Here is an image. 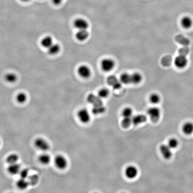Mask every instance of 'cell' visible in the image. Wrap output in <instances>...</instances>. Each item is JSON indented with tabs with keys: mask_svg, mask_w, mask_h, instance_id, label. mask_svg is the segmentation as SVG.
I'll return each mask as SVG.
<instances>
[{
	"mask_svg": "<svg viewBox=\"0 0 193 193\" xmlns=\"http://www.w3.org/2000/svg\"><path fill=\"white\" fill-rule=\"evenodd\" d=\"M78 118L82 123H87L90 121V113L86 109H82L77 113Z\"/></svg>",
	"mask_w": 193,
	"mask_h": 193,
	"instance_id": "6",
	"label": "cell"
},
{
	"mask_svg": "<svg viewBox=\"0 0 193 193\" xmlns=\"http://www.w3.org/2000/svg\"><path fill=\"white\" fill-rule=\"evenodd\" d=\"M39 180V177L37 175H33L29 177L28 181L30 185L34 186L38 183Z\"/></svg>",
	"mask_w": 193,
	"mask_h": 193,
	"instance_id": "32",
	"label": "cell"
},
{
	"mask_svg": "<svg viewBox=\"0 0 193 193\" xmlns=\"http://www.w3.org/2000/svg\"><path fill=\"white\" fill-rule=\"evenodd\" d=\"M149 100L151 103L153 104H156L160 101V96L157 93H153V94H151L149 97Z\"/></svg>",
	"mask_w": 193,
	"mask_h": 193,
	"instance_id": "28",
	"label": "cell"
},
{
	"mask_svg": "<svg viewBox=\"0 0 193 193\" xmlns=\"http://www.w3.org/2000/svg\"><path fill=\"white\" fill-rule=\"evenodd\" d=\"M168 145L172 149L176 148L178 145V141L175 138L171 139L168 141Z\"/></svg>",
	"mask_w": 193,
	"mask_h": 193,
	"instance_id": "33",
	"label": "cell"
},
{
	"mask_svg": "<svg viewBox=\"0 0 193 193\" xmlns=\"http://www.w3.org/2000/svg\"><path fill=\"white\" fill-rule=\"evenodd\" d=\"M61 49L60 45L58 44H52L48 48V53L50 55H54L57 54Z\"/></svg>",
	"mask_w": 193,
	"mask_h": 193,
	"instance_id": "25",
	"label": "cell"
},
{
	"mask_svg": "<svg viewBox=\"0 0 193 193\" xmlns=\"http://www.w3.org/2000/svg\"><path fill=\"white\" fill-rule=\"evenodd\" d=\"M119 80L122 84H125V85L131 84V74H129L126 72L122 73L120 76Z\"/></svg>",
	"mask_w": 193,
	"mask_h": 193,
	"instance_id": "18",
	"label": "cell"
},
{
	"mask_svg": "<svg viewBox=\"0 0 193 193\" xmlns=\"http://www.w3.org/2000/svg\"><path fill=\"white\" fill-rule=\"evenodd\" d=\"M109 91L108 89L106 88H102L98 91V96L101 99L106 98L109 94Z\"/></svg>",
	"mask_w": 193,
	"mask_h": 193,
	"instance_id": "29",
	"label": "cell"
},
{
	"mask_svg": "<svg viewBox=\"0 0 193 193\" xmlns=\"http://www.w3.org/2000/svg\"><path fill=\"white\" fill-rule=\"evenodd\" d=\"M0 145H1V140H0Z\"/></svg>",
	"mask_w": 193,
	"mask_h": 193,
	"instance_id": "37",
	"label": "cell"
},
{
	"mask_svg": "<svg viewBox=\"0 0 193 193\" xmlns=\"http://www.w3.org/2000/svg\"><path fill=\"white\" fill-rule=\"evenodd\" d=\"M147 114L152 122H157L160 119V110L156 107H152L148 109Z\"/></svg>",
	"mask_w": 193,
	"mask_h": 193,
	"instance_id": "3",
	"label": "cell"
},
{
	"mask_svg": "<svg viewBox=\"0 0 193 193\" xmlns=\"http://www.w3.org/2000/svg\"><path fill=\"white\" fill-rule=\"evenodd\" d=\"M188 64V61L187 58L184 55H178L174 59V65L178 69H184L187 66Z\"/></svg>",
	"mask_w": 193,
	"mask_h": 193,
	"instance_id": "1",
	"label": "cell"
},
{
	"mask_svg": "<svg viewBox=\"0 0 193 193\" xmlns=\"http://www.w3.org/2000/svg\"><path fill=\"white\" fill-rule=\"evenodd\" d=\"M107 83L115 90H118L121 87L122 83L116 77L111 76L107 79Z\"/></svg>",
	"mask_w": 193,
	"mask_h": 193,
	"instance_id": "11",
	"label": "cell"
},
{
	"mask_svg": "<svg viewBox=\"0 0 193 193\" xmlns=\"http://www.w3.org/2000/svg\"><path fill=\"white\" fill-rule=\"evenodd\" d=\"M171 149L168 145H162L160 147L161 153L166 159H170L172 157V152Z\"/></svg>",
	"mask_w": 193,
	"mask_h": 193,
	"instance_id": "12",
	"label": "cell"
},
{
	"mask_svg": "<svg viewBox=\"0 0 193 193\" xmlns=\"http://www.w3.org/2000/svg\"><path fill=\"white\" fill-rule=\"evenodd\" d=\"M122 115L123 118H132L133 110L130 107L126 108L122 111Z\"/></svg>",
	"mask_w": 193,
	"mask_h": 193,
	"instance_id": "27",
	"label": "cell"
},
{
	"mask_svg": "<svg viewBox=\"0 0 193 193\" xmlns=\"http://www.w3.org/2000/svg\"><path fill=\"white\" fill-rule=\"evenodd\" d=\"M38 159L40 163L43 165H47L50 163L51 157L47 153H43L39 156Z\"/></svg>",
	"mask_w": 193,
	"mask_h": 193,
	"instance_id": "17",
	"label": "cell"
},
{
	"mask_svg": "<svg viewBox=\"0 0 193 193\" xmlns=\"http://www.w3.org/2000/svg\"><path fill=\"white\" fill-rule=\"evenodd\" d=\"M16 101L19 103H25L27 101V96L24 93H20L16 96Z\"/></svg>",
	"mask_w": 193,
	"mask_h": 193,
	"instance_id": "26",
	"label": "cell"
},
{
	"mask_svg": "<svg viewBox=\"0 0 193 193\" xmlns=\"http://www.w3.org/2000/svg\"><path fill=\"white\" fill-rule=\"evenodd\" d=\"M54 164L58 169L63 170L67 167L68 166V161L66 158L63 155H58L55 158Z\"/></svg>",
	"mask_w": 193,
	"mask_h": 193,
	"instance_id": "5",
	"label": "cell"
},
{
	"mask_svg": "<svg viewBox=\"0 0 193 193\" xmlns=\"http://www.w3.org/2000/svg\"><path fill=\"white\" fill-rule=\"evenodd\" d=\"M105 111L106 108L103 105L93 106L92 110V112L94 115H101L103 114Z\"/></svg>",
	"mask_w": 193,
	"mask_h": 193,
	"instance_id": "22",
	"label": "cell"
},
{
	"mask_svg": "<svg viewBox=\"0 0 193 193\" xmlns=\"http://www.w3.org/2000/svg\"><path fill=\"white\" fill-rule=\"evenodd\" d=\"M63 0H52L53 3L56 6H58L61 4Z\"/></svg>",
	"mask_w": 193,
	"mask_h": 193,
	"instance_id": "35",
	"label": "cell"
},
{
	"mask_svg": "<svg viewBox=\"0 0 193 193\" xmlns=\"http://www.w3.org/2000/svg\"><path fill=\"white\" fill-rule=\"evenodd\" d=\"M138 173L137 169L134 166H130L126 168L125 171L126 176L130 179L135 178Z\"/></svg>",
	"mask_w": 193,
	"mask_h": 193,
	"instance_id": "9",
	"label": "cell"
},
{
	"mask_svg": "<svg viewBox=\"0 0 193 193\" xmlns=\"http://www.w3.org/2000/svg\"><path fill=\"white\" fill-rule=\"evenodd\" d=\"M115 64V62L112 59L105 58L101 61V67L103 71L109 72L114 69Z\"/></svg>",
	"mask_w": 193,
	"mask_h": 193,
	"instance_id": "4",
	"label": "cell"
},
{
	"mask_svg": "<svg viewBox=\"0 0 193 193\" xmlns=\"http://www.w3.org/2000/svg\"><path fill=\"white\" fill-rule=\"evenodd\" d=\"M74 26L78 30H87L89 27V23L86 20L80 18L76 19L74 22Z\"/></svg>",
	"mask_w": 193,
	"mask_h": 193,
	"instance_id": "10",
	"label": "cell"
},
{
	"mask_svg": "<svg viewBox=\"0 0 193 193\" xmlns=\"http://www.w3.org/2000/svg\"><path fill=\"white\" fill-rule=\"evenodd\" d=\"M16 184L18 188L22 190L26 189L30 185L28 181L22 178H20L19 180L17 181Z\"/></svg>",
	"mask_w": 193,
	"mask_h": 193,
	"instance_id": "19",
	"label": "cell"
},
{
	"mask_svg": "<svg viewBox=\"0 0 193 193\" xmlns=\"http://www.w3.org/2000/svg\"><path fill=\"white\" fill-rule=\"evenodd\" d=\"M132 123V118H123L121 125L123 128H128Z\"/></svg>",
	"mask_w": 193,
	"mask_h": 193,
	"instance_id": "30",
	"label": "cell"
},
{
	"mask_svg": "<svg viewBox=\"0 0 193 193\" xmlns=\"http://www.w3.org/2000/svg\"><path fill=\"white\" fill-rule=\"evenodd\" d=\"M17 77L16 75L12 73H8L6 75L5 77V79L6 81L10 83L14 82L17 80Z\"/></svg>",
	"mask_w": 193,
	"mask_h": 193,
	"instance_id": "31",
	"label": "cell"
},
{
	"mask_svg": "<svg viewBox=\"0 0 193 193\" xmlns=\"http://www.w3.org/2000/svg\"><path fill=\"white\" fill-rule=\"evenodd\" d=\"M180 25L183 29L190 30L193 26V19L191 17L185 15L181 17L180 20Z\"/></svg>",
	"mask_w": 193,
	"mask_h": 193,
	"instance_id": "7",
	"label": "cell"
},
{
	"mask_svg": "<svg viewBox=\"0 0 193 193\" xmlns=\"http://www.w3.org/2000/svg\"><path fill=\"white\" fill-rule=\"evenodd\" d=\"M34 145L37 149L41 151H46L50 149L48 142L42 138H37L34 141Z\"/></svg>",
	"mask_w": 193,
	"mask_h": 193,
	"instance_id": "2",
	"label": "cell"
},
{
	"mask_svg": "<svg viewBox=\"0 0 193 193\" xmlns=\"http://www.w3.org/2000/svg\"><path fill=\"white\" fill-rule=\"evenodd\" d=\"M147 117L144 115H136L132 117V123L135 126H137L146 122Z\"/></svg>",
	"mask_w": 193,
	"mask_h": 193,
	"instance_id": "14",
	"label": "cell"
},
{
	"mask_svg": "<svg viewBox=\"0 0 193 193\" xmlns=\"http://www.w3.org/2000/svg\"><path fill=\"white\" fill-rule=\"evenodd\" d=\"M41 44L43 47L48 48L53 44V39L51 36H46L41 40Z\"/></svg>",
	"mask_w": 193,
	"mask_h": 193,
	"instance_id": "23",
	"label": "cell"
},
{
	"mask_svg": "<svg viewBox=\"0 0 193 193\" xmlns=\"http://www.w3.org/2000/svg\"><path fill=\"white\" fill-rule=\"evenodd\" d=\"M19 160V156L15 153H12L9 155L6 158V161L8 164H12L17 163Z\"/></svg>",
	"mask_w": 193,
	"mask_h": 193,
	"instance_id": "24",
	"label": "cell"
},
{
	"mask_svg": "<svg viewBox=\"0 0 193 193\" xmlns=\"http://www.w3.org/2000/svg\"><path fill=\"white\" fill-rule=\"evenodd\" d=\"M78 74L83 78H88L91 76V71L90 68L86 65H82L77 69Z\"/></svg>",
	"mask_w": 193,
	"mask_h": 193,
	"instance_id": "8",
	"label": "cell"
},
{
	"mask_svg": "<svg viewBox=\"0 0 193 193\" xmlns=\"http://www.w3.org/2000/svg\"><path fill=\"white\" fill-rule=\"evenodd\" d=\"M21 171L20 166L17 163L15 164L9 165L7 168V171L11 175H15L19 174Z\"/></svg>",
	"mask_w": 193,
	"mask_h": 193,
	"instance_id": "15",
	"label": "cell"
},
{
	"mask_svg": "<svg viewBox=\"0 0 193 193\" xmlns=\"http://www.w3.org/2000/svg\"><path fill=\"white\" fill-rule=\"evenodd\" d=\"M20 1L23 2H28L29 1H31V0H20Z\"/></svg>",
	"mask_w": 193,
	"mask_h": 193,
	"instance_id": "36",
	"label": "cell"
},
{
	"mask_svg": "<svg viewBox=\"0 0 193 193\" xmlns=\"http://www.w3.org/2000/svg\"><path fill=\"white\" fill-rule=\"evenodd\" d=\"M89 36V33L87 30H79L76 35L77 39L80 41H85L88 39Z\"/></svg>",
	"mask_w": 193,
	"mask_h": 193,
	"instance_id": "16",
	"label": "cell"
},
{
	"mask_svg": "<svg viewBox=\"0 0 193 193\" xmlns=\"http://www.w3.org/2000/svg\"><path fill=\"white\" fill-rule=\"evenodd\" d=\"M19 174L20 176V178L27 179V178L28 177V170L27 169H23L22 170H21L20 172L19 173Z\"/></svg>",
	"mask_w": 193,
	"mask_h": 193,
	"instance_id": "34",
	"label": "cell"
},
{
	"mask_svg": "<svg viewBox=\"0 0 193 193\" xmlns=\"http://www.w3.org/2000/svg\"><path fill=\"white\" fill-rule=\"evenodd\" d=\"M131 84H138L142 82L143 80L142 75L139 72H134L131 74Z\"/></svg>",
	"mask_w": 193,
	"mask_h": 193,
	"instance_id": "20",
	"label": "cell"
},
{
	"mask_svg": "<svg viewBox=\"0 0 193 193\" xmlns=\"http://www.w3.org/2000/svg\"><path fill=\"white\" fill-rule=\"evenodd\" d=\"M87 100L89 103L93 105V106L103 105L101 98H100L98 96H96L94 94H89L88 97H87Z\"/></svg>",
	"mask_w": 193,
	"mask_h": 193,
	"instance_id": "13",
	"label": "cell"
},
{
	"mask_svg": "<svg viewBox=\"0 0 193 193\" xmlns=\"http://www.w3.org/2000/svg\"><path fill=\"white\" fill-rule=\"evenodd\" d=\"M182 131L184 133L189 135L193 132V124L191 122L185 123L182 126Z\"/></svg>",
	"mask_w": 193,
	"mask_h": 193,
	"instance_id": "21",
	"label": "cell"
}]
</instances>
